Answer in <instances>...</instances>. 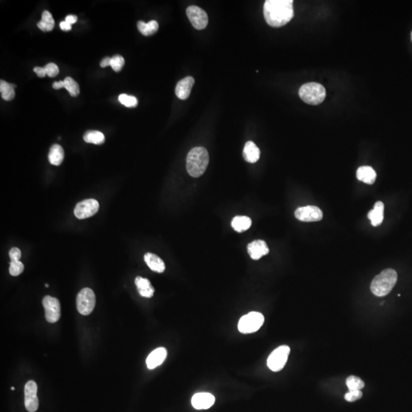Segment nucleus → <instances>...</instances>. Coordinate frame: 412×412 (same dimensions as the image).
Returning a JSON list of instances; mask_svg holds the SVG:
<instances>
[{
    "mask_svg": "<svg viewBox=\"0 0 412 412\" xmlns=\"http://www.w3.org/2000/svg\"><path fill=\"white\" fill-rule=\"evenodd\" d=\"M263 15L267 24L272 27H282L294 16L293 0H267L263 6Z\"/></svg>",
    "mask_w": 412,
    "mask_h": 412,
    "instance_id": "1",
    "label": "nucleus"
},
{
    "mask_svg": "<svg viewBox=\"0 0 412 412\" xmlns=\"http://www.w3.org/2000/svg\"><path fill=\"white\" fill-rule=\"evenodd\" d=\"M209 155L207 150L202 147L193 148L186 158V170L193 177H199L207 169Z\"/></svg>",
    "mask_w": 412,
    "mask_h": 412,
    "instance_id": "2",
    "label": "nucleus"
},
{
    "mask_svg": "<svg viewBox=\"0 0 412 412\" xmlns=\"http://www.w3.org/2000/svg\"><path fill=\"white\" fill-rule=\"evenodd\" d=\"M397 279L398 275L396 271L392 269H386L374 278L370 286V290L376 296H385L395 286Z\"/></svg>",
    "mask_w": 412,
    "mask_h": 412,
    "instance_id": "3",
    "label": "nucleus"
},
{
    "mask_svg": "<svg viewBox=\"0 0 412 412\" xmlns=\"http://www.w3.org/2000/svg\"><path fill=\"white\" fill-rule=\"evenodd\" d=\"M300 98L305 103L316 105L325 100L326 90L325 87L317 82H308L302 85L298 91Z\"/></svg>",
    "mask_w": 412,
    "mask_h": 412,
    "instance_id": "4",
    "label": "nucleus"
},
{
    "mask_svg": "<svg viewBox=\"0 0 412 412\" xmlns=\"http://www.w3.org/2000/svg\"><path fill=\"white\" fill-rule=\"evenodd\" d=\"M264 317L263 314L257 312H251L240 317L238 322V330L240 333H255L263 326Z\"/></svg>",
    "mask_w": 412,
    "mask_h": 412,
    "instance_id": "5",
    "label": "nucleus"
},
{
    "mask_svg": "<svg viewBox=\"0 0 412 412\" xmlns=\"http://www.w3.org/2000/svg\"><path fill=\"white\" fill-rule=\"evenodd\" d=\"M290 353V347L280 346L274 350L267 359V366L274 372H279L284 368Z\"/></svg>",
    "mask_w": 412,
    "mask_h": 412,
    "instance_id": "6",
    "label": "nucleus"
},
{
    "mask_svg": "<svg viewBox=\"0 0 412 412\" xmlns=\"http://www.w3.org/2000/svg\"><path fill=\"white\" fill-rule=\"evenodd\" d=\"M96 305L95 293L90 288L82 289L77 297V307L82 315H89L93 313Z\"/></svg>",
    "mask_w": 412,
    "mask_h": 412,
    "instance_id": "7",
    "label": "nucleus"
},
{
    "mask_svg": "<svg viewBox=\"0 0 412 412\" xmlns=\"http://www.w3.org/2000/svg\"><path fill=\"white\" fill-rule=\"evenodd\" d=\"M99 209L98 201L93 198L83 200L76 205L74 215L79 219H85L97 214Z\"/></svg>",
    "mask_w": 412,
    "mask_h": 412,
    "instance_id": "8",
    "label": "nucleus"
},
{
    "mask_svg": "<svg viewBox=\"0 0 412 412\" xmlns=\"http://www.w3.org/2000/svg\"><path fill=\"white\" fill-rule=\"evenodd\" d=\"M186 15L193 26L198 30H202L207 26L209 22L207 13L201 8L196 5H190L186 9Z\"/></svg>",
    "mask_w": 412,
    "mask_h": 412,
    "instance_id": "9",
    "label": "nucleus"
},
{
    "mask_svg": "<svg viewBox=\"0 0 412 412\" xmlns=\"http://www.w3.org/2000/svg\"><path fill=\"white\" fill-rule=\"evenodd\" d=\"M42 304L45 312L46 320L49 323L58 321L60 317V305L59 300L47 295L43 298Z\"/></svg>",
    "mask_w": 412,
    "mask_h": 412,
    "instance_id": "10",
    "label": "nucleus"
},
{
    "mask_svg": "<svg viewBox=\"0 0 412 412\" xmlns=\"http://www.w3.org/2000/svg\"><path fill=\"white\" fill-rule=\"evenodd\" d=\"M295 216L299 221L313 222L321 221L323 217V213L317 206L307 205L297 209L295 212Z\"/></svg>",
    "mask_w": 412,
    "mask_h": 412,
    "instance_id": "11",
    "label": "nucleus"
},
{
    "mask_svg": "<svg viewBox=\"0 0 412 412\" xmlns=\"http://www.w3.org/2000/svg\"><path fill=\"white\" fill-rule=\"evenodd\" d=\"M37 392L36 382L33 380L28 381L25 386V405L28 412H35L39 409Z\"/></svg>",
    "mask_w": 412,
    "mask_h": 412,
    "instance_id": "12",
    "label": "nucleus"
},
{
    "mask_svg": "<svg viewBox=\"0 0 412 412\" xmlns=\"http://www.w3.org/2000/svg\"><path fill=\"white\" fill-rule=\"evenodd\" d=\"M247 252L253 260H260L262 256H266L270 252L267 243L261 240H256L247 245Z\"/></svg>",
    "mask_w": 412,
    "mask_h": 412,
    "instance_id": "13",
    "label": "nucleus"
},
{
    "mask_svg": "<svg viewBox=\"0 0 412 412\" xmlns=\"http://www.w3.org/2000/svg\"><path fill=\"white\" fill-rule=\"evenodd\" d=\"M216 398L210 393L200 392L193 395L192 398V405L198 410L209 409L214 405Z\"/></svg>",
    "mask_w": 412,
    "mask_h": 412,
    "instance_id": "14",
    "label": "nucleus"
},
{
    "mask_svg": "<svg viewBox=\"0 0 412 412\" xmlns=\"http://www.w3.org/2000/svg\"><path fill=\"white\" fill-rule=\"evenodd\" d=\"M167 356V351L164 347H158L150 353L146 360L148 368L154 370L164 362Z\"/></svg>",
    "mask_w": 412,
    "mask_h": 412,
    "instance_id": "15",
    "label": "nucleus"
},
{
    "mask_svg": "<svg viewBox=\"0 0 412 412\" xmlns=\"http://www.w3.org/2000/svg\"><path fill=\"white\" fill-rule=\"evenodd\" d=\"M194 82H195V79L192 77H187L179 81L176 86L175 93L177 97L182 100L189 98Z\"/></svg>",
    "mask_w": 412,
    "mask_h": 412,
    "instance_id": "16",
    "label": "nucleus"
},
{
    "mask_svg": "<svg viewBox=\"0 0 412 412\" xmlns=\"http://www.w3.org/2000/svg\"><path fill=\"white\" fill-rule=\"evenodd\" d=\"M144 259L148 267L154 272L159 273V274L164 272L166 267L161 258L152 253H147L144 255Z\"/></svg>",
    "mask_w": 412,
    "mask_h": 412,
    "instance_id": "17",
    "label": "nucleus"
},
{
    "mask_svg": "<svg viewBox=\"0 0 412 412\" xmlns=\"http://www.w3.org/2000/svg\"><path fill=\"white\" fill-rule=\"evenodd\" d=\"M243 157L248 163H256L260 159V149L253 141H247L243 151Z\"/></svg>",
    "mask_w": 412,
    "mask_h": 412,
    "instance_id": "18",
    "label": "nucleus"
},
{
    "mask_svg": "<svg viewBox=\"0 0 412 412\" xmlns=\"http://www.w3.org/2000/svg\"><path fill=\"white\" fill-rule=\"evenodd\" d=\"M135 285L137 286L139 294L145 298H151L155 294V289L151 282L146 278L137 276L135 279Z\"/></svg>",
    "mask_w": 412,
    "mask_h": 412,
    "instance_id": "19",
    "label": "nucleus"
},
{
    "mask_svg": "<svg viewBox=\"0 0 412 412\" xmlns=\"http://www.w3.org/2000/svg\"><path fill=\"white\" fill-rule=\"evenodd\" d=\"M384 204L380 201L375 202L374 209L368 213V218L371 221L373 226L377 227L382 224L384 218Z\"/></svg>",
    "mask_w": 412,
    "mask_h": 412,
    "instance_id": "20",
    "label": "nucleus"
},
{
    "mask_svg": "<svg viewBox=\"0 0 412 412\" xmlns=\"http://www.w3.org/2000/svg\"><path fill=\"white\" fill-rule=\"evenodd\" d=\"M356 177L360 181L367 184H373L376 179V173L371 167L364 166L358 168L356 171Z\"/></svg>",
    "mask_w": 412,
    "mask_h": 412,
    "instance_id": "21",
    "label": "nucleus"
},
{
    "mask_svg": "<svg viewBox=\"0 0 412 412\" xmlns=\"http://www.w3.org/2000/svg\"><path fill=\"white\" fill-rule=\"evenodd\" d=\"M64 159V151L63 148L59 144H54L50 148L49 155H48V160L50 163L55 166H59L61 164Z\"/></svg>",
    "mask_w": 412,
    "mask_h": 412,
    "instance_id": "22",
    "label": "nucleus"
},
{
    "mask_svg": "<svg viewBox=\"0 0 412 412\" xmlns=\"http://www.w3.org/2000/svg\"><path fill=\"white\" fill-rule=\"evenodd\" d=\"M252 221L247 216H236L232 221V227L234 230L239 233L245 232L251 228Z\"/></svg>",
    "mask_w": 412,
    "mask_h": 412,
    "instance_id": "23",
    "label": "nucleus"
},
{
    "mask_svg": "<svg viewBox=\"0 0 412 412\" xmlns=\"http://www.w3.org/2000/svg\"><path fill=\"white\" fill-rule=\"evenodd\" d=\"M55 20L48 11L43 12L41 20L38 23V27L43 32H51L55 28Z\"/></svg>",
    "mask_w": 412,
    "mask_h": 412,
    "instance_id": "24",
    "label": "nucleus"
},
{
    "mask_svg": "<svg viewBox=\"0 0 412 412\" xmlns=\"http://www.w3.org/2000/svg\"><path fill=\"white\" fill-rule=\"evenodd\" d=\"M137 28L139 32L144 36H150L156 33L159 28L157 21L152 20L149 22L145 23L142 21H139L137 22Z\"/></svg>",
    "mask_w": 412,
    "mask_h": 412,
    "instance_id": "25",
    "label": "nucleus"
},
{
    "mask_svg": "<svg viewBox=\"0 0 412 412\" xmlns=\"http://www.w3.org/2000/svg\"><path fill=\"white\" fill-rule=\"evenodd\" d=\"M83 140L90 144H102L105 142V136L98 131H88L83 136Z\"/></svg>",
    "mask_w": 412,
    "mask_h": 412,
    "instance_id": "26",
    "label": "nucleus"
},
{
    "mask_svg": "<svg viewBox=\"0 0 412 412\" xmlns=\"http://www.w3.org/2000/svg\"><path fill=\"white\" fill-rule=\"evenodd\" d=\"M15 88L13 87L12 83L5 82L4 80L0 81V92L1 97L5 101H11L15 97Z\"/></svg>",
    "mask_w": 412,
    "mask_h": 412,
    "instance_id": "27",
    "label": "nucleus"
},
{
    "mask_svg": "<svg viewBox=\"0 0 412 412\" xmlns=\"http://www.w3.org/2000/svg\"><path fill=\"white\" fill-rule=\"evenodd\" d=\"M346 384L350 391L361 390L365 386L364 382L360 378L356 377L355 375H351L346 380Z\"/></svg>",
    "mask_w": 412,
    "mask_h": 412,
    "instance_id": "28",
    "label": "nucleus"
},
{
    "mask_svg": "<svg viewBox=\"0 0 412 412\" xmlns=\"http://www.w3.org/2000/svg\"><path fill=\"white\" fill-rule=\"evenodd\" d=\"M65 89L71 97H78L79 93V86L78 82L71 78H66L63 80Z\"/></svg>",
    "mask_w": 412,
    "mask_h": 412,
    "instance_id": "29",
    "label": "nucleus"
},
{
    "mask_svg": "<svg viewBox=\"0 0 412 412\" xmlns=\"http://www.w3.org/2000/svg\"><path fill=\"white\" fill-rule=\"evenodd\" d=\"M118 100L123 105H125L128 108L136 107L138 104V101H137L136 97H133V96H128L127 94L119 95Z\"/></svg>",
    "mask_w": 412,
    "mask_h": 412,
    "instance_id": "30",
    "label": "nucleus"
},
{
    "mask_svg": "<svg viewBox=\"0 0 412 412\" xmlns=\"http://www.w3.org/2000/svg\"><path fill=\"white\" fill-rule=\"evenodd\" d=\"M125 65V60L121 55H115L111 58L110 66L116 72H120Z\"/></svg>",
    "mask_w": 412,
    "mask_h": 412,
    "instance_id": "31",
    "label": "nucleus"
},
{
    "mask_svg": "<svg viewBox=\"0 0 412 412\" xmlns=\"http://www.w3.org/2000/svg\"><path fill=\"white\" fill-rule=\"evenodd\" d=\"M24 270V264L21 261H11L9 266V274L13 276L20 275Z\"/></svg>",
    "mask_w": 412,
    "mask_h": 412,
    "instance_id": "32",
    "label": "nucleus"
},
{
    "mask_svg": "<svg viewBox=\"0 0 412 412\" xmlns=\"http://www.w3.org/2000/svg\"><path fill=\"white\" fill-rule=\"evenodd\" d=\"M362 396H363V392L361 390H355V391H350L349 392H347L344 398L347 402H353L360 399Z\"/></svg>",
    "mask_w": 412,
    "mask_h": 412,
    "instance_id": "33",
    "label": "nucleus"
},
{
    "mask_svg": "<svg viewBox=\"0 0 412 412\" xmlns=\"http://www.w3.org/2000/svg\"><path fill=\"white\" fill-rule=\"evenodd\" d=\"M44 68H45L47 75L49 78H55V77H57L59 74V72H60L59 67L54 63H49L48 64H46Z\"/></svg>",
    "mask_w": 412,
    "mask_h": 412,
    "instance_id": "34",
    "label": "nucleus"
},
{
    "mask_svg": "<svg viewBox=\"0 0 412 412\" xmlns=\"http://www.w3.org/2000/svg\"><path fill=\"white\" fill-rule=\"evenodd\" d=\"M21 256V251L17 247H13L9 251V257H10L11 261H19Z\"/></svg>",
    "mask_w": 412,
    "mask_h": 412,
    "instance_id": "35",
    "label": "nucleus"
},
{
    "mask_svg": "<svg viewBox=\"0 0 412 412\" xmlns=\"http://www.w3.org/2000/svg\"><path fill=\"white\" fill-rule=\"evenodd\" d=\"M34 72L36 73L39 78H43L47 75L44 67H37L34 68Z\"/></svg>",
    "mask_w": 412,
    "mask_h": 412,
    "instance_id": "36",
    "label": "nucleus"
},
{
    "mask_svg": "<svg viewBox=\"0 0 412 412\" xmlns=\"http://www.w3.org/2000/svg\"><path fill=\"white\" fill-rule=\"evenodd\" d=\"M60 28H61V30L67 32V31L71 30V28H72V25H70V24H69V23L67 22L66 21H63L60 23Z\"/></svg>",
    "mask_w": 412,
    "mask_h": 412,
    "instance_id": "37",
    "label": "nucleus"
},
{
    "mask_svg": "<svg viewBox=\"0 0 412 412\" xmlns=\"http://www.w3.org/2000/svg\"><path fill=\"white\" fill-rule=\"evenodd\" d=\"M65 21L68 22L69 24H70V25H73V24H74V23L77 22V21H78V17L74 16V15H69V16L66 17Z\"/></svg>",
    "mask_w": 412,
    "mask_h": 412,
    "instance_id": "38",
    "label": "nucleus"
},
{
    "mask_svg": "<svg viewBox=\"0 0 412 412\" xmlns=\"http://www.w3.org/2000/svg\"><path fill=\"white\" fill-rule=\"evenodd\" d=\"M111 58H109V57H106V58H104L103 60L100 62V66L102 67H106L108 66H110Z\"/></svg>",
    "mask_w": 412,
    "mask_h": 412,
    "instance_id": "39",
    "label": "nucleus"
},
{
    "mask_svg": "<svg viewBox=\"0 0 412 412\" xmlns=\"http://www.w3.org/2000/svg\"><path fill=\"white\" fill-rule=\"evenodd\" d=\"M64 82L63 81H59V82H55L53 84V88L55 90H60L61 88H64Z\"/></svg>",
    "mask_w": 412,
    "mask_h": 412,
    "instance_id": "40",
    "label": "nucleus"
},
{
    "mask_svg": "<svg viewBox=\"0 0 412 412\" xmlns=\"http://www.w3.org/2000/svg\"><path fill=\"white\" fill-rule=\"evenodd\" d=\"M45 286L46 287L48 288L49 286H48V284H45Z\"/></svg>",
    "mask_w": 412,
    "mask_h": 412,
    "instance_id": "41",
    "label": "nucleus"
},
{
    "mask_svg": "<svg viewBox=\"0 0 412 412\" xmlns=\"http://www.w3.org/2000/svg\"><path fill=\"white\" fill-rule=\"evenodd\" d=\"M12 390H15V388H14V387H12Z\"/></svg>",
    "mask_w": 412,
    "mask_h": 412,
    "instance_id": "42",
    "label": "nucleus"
},
{
    "mask_svg": "<svg viewBox=\"0 0 412 412\" xmlns=\"http://www.w3.org/2000/svg\"><path fill=\"white\" fill-rule=\"evenodd\" d=\"M411 37H412V35H411Z\"/></svg>",
    "mask_w": 412,
    "mask_h": 412,
    "instance_id": "43",
    "label": "nucleus"
}]
</instances>
